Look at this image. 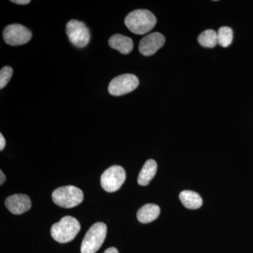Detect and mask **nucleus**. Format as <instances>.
<instances>
[{
  "instance_id": "4468645a",
  "label": "nucleus",
  "mask_w": 253,
  "mask_h": 253,
  "mask_svg": "<svg viewBox=\"0 0 253 253\" xmlns=\"http://www.w3.org/2000/svg\"><path fill=\"white\" fill-rule=\"evenodd\" d=\"M179 199L181 204L188 209H199L202 206V199L199 194L194 191H189V190L181 191L179 194Z\"/></svg>"
},
{
  "instance_id": "aec40b11",
  "label": "nucleus",
  "mask_w": 253,
  "mask_h": 253,
  "mask_svg": "<svg viewBox=\"0 0 253 253\" xmlns=\"http://www.w3.org/2000/svg\"><path fill=\"white\" fill-rule=\"evenodd\" d=\"M104 253H118V251L117 249H116V248H109V249H108L106 250V251H105Z\"/></svg>"
},
{
  "instance_id": "9b49d317",
  "label": "nucleus",
  "mask_w": 253,
  "mask_h": 253,
  "mask_svg": "<svg viewBox=\"0 0 253 253\" xmlns=\"http://www.w3.org/2000/svg\"><path fill=\"white\" fill-rule=\"evenodd\" d=\"M109 44L111 48L118 50L123 54H129L134 47L132 40L129 37L121 34H116L111 37L109 41Z\"/></svg>"
},
{
  "instance_id": "f3484780",
  "label": "nucleus",
  "mask_w": 253,
  "mask_h": 253,
  "mask_svg": "<svg viewBox=\"0 0 253 253\" xmlns=\"http://www.w3.org/2000/svg\"><path fill=\"white\" fill-rule=\"evenodd\" d=\"M13 75V69L10 66H4L0 71V89H3L9 83Z\"/></svg>"
},
{
  "instance_id": "6ab92c4d",
  "label": "nucleus",
  "mask_w": 253,
  "mask_h": 253,
  "mask_svg": "<svg viewBox=\"0 0 253 253\" xmlns=\"http://www.w3.org/2000/svg\"><path fill=\"white\" fill-rule=\"evenodd\" d=\"M11 2L15 3V4L25 5L29 4L31 2L30 0H14V1H11Z\"/></svg>"
},
{
  "instance_id": "f257e3e1",
  "label": "nucleus",
  "mask_w": 253,
  "mask_h": 253,
  "mask_svg": "<svg viewBox=\"0 0 253 253\" xmlns=\"http://www.w3.org/2000/svg\"><path fill=\"white\" fill-rule=\"evenodd\" d=\"M157 23L156 16L146 9H137L131 11L125 20L128 29L136 35H144L154 29Z\"/></svg>"
},
{
  "instance_id": "39448f33",
  "label": "nucleus",
  "mask_w": 253,
  "mask_h": 253,
  "mask_svg": "<svg viewBox=\"0 0 253 253\" xmlns=\"http://www.w3.org/2000/svg\"><path fill=\"white\" fill-rule=\"evenodd\" d=\"M66 34L76 47H85L90 41V33L85 24L78 20H71L66 25Z\"/></svg>"
},
{
  "instance_id": "dca6fc26",
  "label": "nucleus",
  "mask_w": 253,
  "mask_h": 253,
  "mask_svg": "<svg viewBox=\"0 0 253 253\" xmlns=\"http://www.w3.org/2000/svg\"><path fill=\"white\" fill-rule=\"evenodd\" d=\"M233 31L231 28L224 26L219 28L217 32L218 44L222 47L230 46L233 41Z\"/></svg>"
},
{
  "instance_id": "f03ea898",
  "label": "nucleus",
  "mask_w": 253,
  "mask_h": 253,
  "mask_svg": "<svg viewBox=\"0 0 253 253\" xmlns=\"http://www.w3.org/2000/svg\"><path fill=\"white\" fill-rule=\"evenodd\" d=\"M81 229V224L78 219L71 216H66L51 226V234L55 241L66 244L73 241Z\"/></svg>"
},
{
  "instance_id": "ddd939ff",
  "label": "nucleus",
  "mask_w": 253,
  "mask_h": 253,
  "mask_svg": "<svg viewBox=\"0 0 253 253\" xmlns=\"http://www.w3.org/2000/svg\"><path fill=\"white\" fill-rule=\"evenodd\" d=\"M157 163L154 160L146 161L138 176V183L141 186H147L154 179L157 172Z\"/></svg>"
},
{
  "instance_id": "20e7f679",
  "label": "nucleus",
  "mask_w": 253,
  "mask_h": 253,
  "mask_svg": "<svg viewBox=\"0 0 253 253\" xmlns=\"http://www.w3.org/2000/svg\"><path fill=\"white\" fill-rule=\"evenodd\" d=\"M84 195L81 189L75 186H66L58 188L52 194L55 204L60 207L71 208L83 202Z\"/></svg>"
},
{
  "instance_id": "a211bd4d",
  "label": "nucleus",
  "mask_w": 253,
  "mask_h": 253,
  "mask_svg": "<svg viewBox=\"0 0 253 253\" xmlns=\"http://www.w3.org/2000/svg\"><path fill=\"white\" fill-rule=\"evenodd\" d=\"M6 146V141L2 134H0V151H2Z\"/></svg>"
},
{
  "instance_id": "6e6552de",
  "label": "nucleus",
  "mask_w": 253,
  "mask_h": 253,
  "mask_svg": "<svg viewBox=\"0 0 253 253\" xmlns=\"http://www.w3.org/2000/svg\"><path fill=\"white\" fill-rule=\"evenodd\" d=\"M139 84V80L134 75H121L110 83L109 91L113 96H123L134 91Z\"/></svg>"
},
{
  "instance_id": "412c9836",
  "label": "nucleus",
  "mask_w": 253,
  "mask_h": 253,
  "mask_svg": "<svg viewBox=\"0 0 253 253\" xmlns=\"http://www.w3.org/2000/svg\"><path fill=\"white\" fill-rule=\"evenodd\" d=\"M0 175H1V180H0V184L2 185L4 184L5 180H6V176H5L4 173L2 171H0Z\"/></svg>"
},
{
  "instance_id": "0eeeda50",
  "label": "nucleus",
  "mask_w": 253,
  "mask_h": 253,
  "mask_svg": "<svg viewBox=\"0 0 253 253\" xmlns=\"http://www.w3.org/2000/svg\"><path fill=\"white\" fill-rule=\"evenodd\" d=\"M3 38L5 42L9 45H23L31 41L32 33L22 25L11 24L4 28Z\"/></svg>"
},
{
  "instance_id": "2eb2a0df",
  "label": "nucleus",
  "mask_w": 253,
  "mask_h": 253,
  "mask_svg": "<svg viewBox=\"0 0 253 253\" xmlns=\"http://www.w3.org/2000/svg\"><path fill=\"white\" fill-rule=\"evenodd\" d=\"M199 44L204 47L213 48L218 44L217 33L214 30H207L198 38Z\"/></svg>"
},
{
  "instance_id": "423d86ee",
  "label": "nucleus",
  "mask_w": 253,
  "mask_h": 253,
  "mask_svg": "<svg viewBox=\"0 0 253 253\" xmlns=\"http://www.w3.org/2000/svg\"><path fill=\"white\" fill-rule=\"evenodd\" d=\"M126 179L124 168L119 166L108 168L101 176V184L107 192H115L121 189Z\"/></svg>"
},
{
  "instance_id": "7ed1b4c3",
  "label": "nucleus",
  "mask_w": 253,
  "mask_h": 253,
  "mask_svg": "<svg viewBox=\"0 0 253 253\" xmlns=\"http://www.w3.org/2000/svg\"><path fill=\"white\" fill-rule=\"evenodd\" d=\"M107 234V226L103 222H96L86 232L81 245L82 253H95L104 244Z\"/></svg>"
},
{
  "instance_id": "9d476101",
  "label": "nucleus",
  "mask_w": 253,
  "mask_h": 253,
  "mask_svg": "<svg viewBox=\"0 0 253 253\" xmlns=\"http://www.w3.org/2000/svg\"><path fill=\"white\" fill-rule=\"evenodd\" d=\"M5 206L13 214H21L31 209V201L27 195L14 194L6 199Z\"/></svg>"
},
{
  "instance_id": "f8f14e48",
  "label": "nucleus",
  "mask_w": 253,
  "mask_h": 253,
  "mask_svg": "<svg viewBox=\"0 0 253 253\" xmlns=\"http://www.w3.org/2000/svg\"><path fill=\"white\" fill-rule=\"evenodd\" d=\"M161 209L159 206L155 204H146L138 211L137 219L143 224H147L156 220L159 216Z\"/></svg>"
},
{
  "instance_id": "1a4fd4ad",
  "label": "nucleus",
  "mask_w": 253,
  "mask_h": 253,
  "mask_svg": "<svg viewBox=\"0 0 253 253\" xmlns=\"http://www.w3.org/2000/svg\"><path fill=\"white\" fill-rule=\"evenodd\" d=\"M165 37L160 33H153L145 36L139 43V50L141 54L149 56L157 52L164 45Z\"/></svg>"
}]
</instances>
